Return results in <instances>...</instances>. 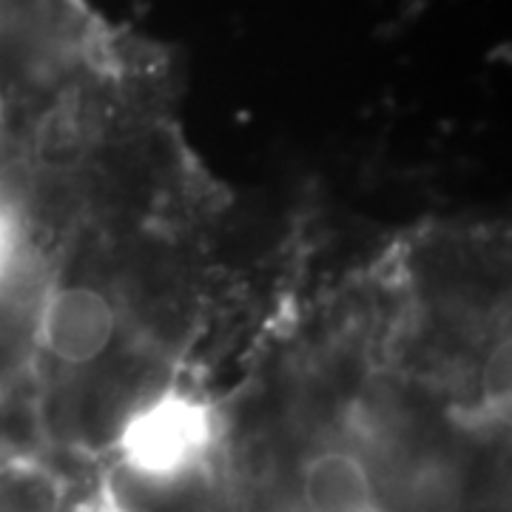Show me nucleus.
<instances>
[{"label": "nucleus", "instance_id": "1", "mask_svg": "<svg viewBox=\"0 0 512 512\" xmlns=\"http://www.w3.org/2000/svg\"><path fill=\"white\" fill-rule=\"evenodd\" d=\"M217 439L220 419L214 407L191 390L165 387L128 413L114 450L134 478L171 487L200 473Z\"/></svg>", "mask_w": 512, "mask_h": 512}, {"label": "nucleus", "instance_id": "2", "mask_svg": "<svg viewBox=\"0 0 512 512\" xmlns=\"http://www.w3.org/2000/svg\"><path fill=\"white\" fill-rule=\"evenodd\" d=\"M37 339L57 362L89 365L114 339V308L103 293L86 285L60 288L43 302Z\"/></svg>", "mask_w": 512, "mask_h": 512}, {"label": "nucleus", "instance_id": "3", "mask_svg": "<svg viewBox=\"0 0 512 512\" xmlns=\"http://www.w3.org/2000/svg\"><path fill=\"white\" fill-rule=\"evenodd\" d=\"M305 512H382L367 464L348 450H325L302 470Z\"/></svg>", "mask_w": 512, "mask_h": 512}, {"label": "nucleus", "instance_id": "4", "mask_svg": "<svg viewBox=\"0 0 512 512\" xmlns=\"http://www.w3.org/2000/svg\"><path fill=\"white\" fill-rule=\"evenodd\" d=\"M481 402L487 410L501 413L510 404V348L493 350L481 367Z\"/></svg>", "mask_w": 512, "mask_h": 512}, {"label": "nucleus", "instance_id": "5", "mask_svg": "<svg viewBox=\"0 0 512 512\" xmlns=\"http://www.w3.org/2000/svg\"><path fill=\"white\" fill-rule=\"evenodd\" d=\"M77 512H126L111 495H97V498H92V501H86L83 507Z\"/></svg>", "mask_w": 512, "mask_h": 512}, {"label": "nucleus", "instance_id": "6", "mask_svg": "<svg viewBox=\"0 0 512 512\" xmlns=\"http://www.w3.org/2000/svg\"><path fill=\"white\" fill-rule=\"evenodd\" d=\"M6 254H9V228H6V220L0 217V265H3Z\"/></svg>", "mask_w": 512, "mask_h": 512}, {"label": "nucleus", "instance_id": "7", "mask_svg": "<svg viewBox=\"0 0 512 512\" xmlns=\"http://www.w3.org/2000/svg\"><path fill=\"white\" fill-rule=\"evenodd\" d=\"M3 120H6V94L0 89V126H3Z\"/></svg>", "mask_w": 512, "mask_h": 512}]
</instances>
